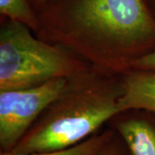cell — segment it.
Returning <instances> with one entry per match:
<instances>
[{
	"label": "cell",
	"instance_id": "6da1fadb",
	"mask_svg": "<svg viewBox=\"0 0 155 155\" xmlns=\"http://www.w3.org/2000/svg\"><path fill=\"white\" fill-rule=\"evenodd\" d=\"M69 60L61 49L34 38L27 25L11 20L0 33V91L37 86L65 77Z\"/></svg>",
	"mask_w": 155,
	"mask_h": 155
},
{
	"label": "cell",
	"instance_id": "7a4b0ae2",
	"mask_svg": "<svg viewBox=\"0 0 155 155\" xmlns=\"http://www.w3.org/2000/svg\"><path fill=\"white\" fill-rule=\"evenodd\" d=\"M119 97L94 94L51 115L28 131L11 150L30 154L65 149L90 138L104 122L122 112Z\"/></svg>",
	"mask_w": 155,
	"mask_h": 155
},
{
	"label": "cell",
	"instance_id": "3957f363",
	"mask_svg": "<svg viewBox=\"0 0 155 155\" xmlns=\"http://www.w3.org/2000/svg\"><path fill=\"white\" fill-rule=\"evenodd\" d=\"M73 17L101 37L123 43L155 41V20L143 0H81Z\"/></svg>",
	"mask_w": 155,
	"mask_h": 155
},
{
	"label": "cell",
	"instance_id": "277c9868",
	"mask_svg": "<svg viewBox=\"0 0 155 155\" xmlns=\"http://www.w3.org/2000/svg\"><path fill=\"white\" fill-rule=\"evenodd\" d=\"M65 77L30 88L0 91V145L11 152L28 133L36 117L65 93Z\"/></svg>",
	"mask_w": 155,
	"mask_h": 155
},
{
	"label": "cell",
	"instance_id": "5b68a950",
	"mask_svg": "<svg viewBox=\"0 0 155 155\" xmlns=\"http://www.w3.org/2000/svg\"><path fill=\"white\" fill-rule=\"evenodd\" d=\"M119 102L123 111L136 109L155 113V72L143 71L130 75Z\"/></svg>",
	"mask_w": 155,
	"mask_h": 155
},
{
	"label": "cell",
	"instance_id": "8992f818",
	"mask_svg": "<svg viewBox=\"0 0 155 155\" xmlns=\"http://www.w3.org/2000/svg\"><path fill=\"white\" fill-rule=\"evenodd\" d=\"M130 155H155V123L145 119H130L117 126Z\"/></svg>",
	"mask_w": 155,
	"mask_h": 155
},
{
	"label": "cell",
	"instance_id": "52a82bcc",
	"mask_svg": "<svg viewBox=\"0 0 155 155\" xmlns=\"http://www.w3.org/2000/svg\"><path fill=\"white\" fill-rule=\"evenodd\" d=\"M110 136L109 134L94 135L78 144L65 149L30 154H18L11 152H2L1 155H101L109 144Z\"/></svg>",
	"mask_w": 155,
	"mask_h": 155
},
{
	"label": "cell",
	"instance_id": "ba28073f",
	"mask_svg": "<svg viewBox=\"0 0 155 155\" xmlns=\"http://www.w3.org/2000/svg\"><path fill=\"white\" fill-rule=\"evenodd\" d=\"M0 12L13 21L35 27V19L26 0H0Z\"/></svg>",
	"mask_w": 155,
	"mask_h": 155
},
{
	"label": "cell",
	"instance_id": "9c48e42d",
	"mask_svg": "<svg viewBox=\"0 0 155 155\" xmlns=\"http://www.w3.org/2000/svg\"><path fill=\"white\" fill-rule=\"evenodd\" d=\"M136 66L143 71L155 72V49L140 57L136 61Z\"/></svg>",
	"mask_w": 155,
	"mask_h": 155
},
{
	"label": "cell",
	"instance_id": "30bf717a",
	"mask_svg": "<svg viewBox=\"0 0 155 155\" xmlns=\"http://www.w3.org/2000/svg\"><path fill=\"white\" fill-rule=\"evenodd\" d=\"M101 155H120L116 151L113 149H109L108 148V146L106 147V148L104 149V151L103 152V153Z\"/></svg>",
	"mask_w": 155,
	"mask_h": 155
}]
</instances>
